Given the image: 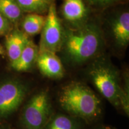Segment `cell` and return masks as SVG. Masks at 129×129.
I'll use <instances>...</instances> for the list:
<instances>
[{
  "label": "cell",
  "instance_id": "ba28073f",
  "mask_svg": "<svg viewBox=\"0 0 129 129\" xmlns=\"http://www.w3.org/2000/svg\"><path fill=\"white\" fill-rule=\"evenodd\" d=\"M36 63L41 73L49 78L59 79L64 75L62 63L55 53L39 51Z\"/></svg>",
  "mask_w": 129,
  "mask_h": 129
},
{
  "label": "cell",
  "instance_id": "6da1fadb",
  "mask_svg": "<svg viewBox=\"0 0 129 129\" xmlns=\"http://www.w3.org/2000/svg\"><path fill=\"white\" fill-rule=\"evenodd\" d=\"M104 46L100 26L88 20L80 26L64 29L60 50L68 62L79 65L98 56Z\"/></svg>",
  "mask_w": 129,
  "mask_h": 129
},
{
  "label": "cell",
  "instance_id": "7402d4cb",
  "mask_svg": "<svg viewBox=\"0 0 129 129\" xmlns=\"http://www.w3.org/2000/svg\"><path fill=\"white\" fill-rule=\"evenodd\" d=\"M110 129H112V128H110Z\"/></svg>",
  "mask_w": 129,
  "mask_h": 129
},
{
  "label": "cell",
  "instance_id": "9a60e30c",
  "mask_svg": "<svg viewBox=\"0 0 129 129\" xmlns=\"http://www.w3.org/2000/svg\"><path fill=\"white\" fill-rule=\"evenodd\" d=\"M24 13L43 14L47 13L54 0H16Z\"/></svg>",
  "mask_w": 129,
  "mask_h": 129
},
{
  "label": "cell",
  "instance_id": "30bf717a",
  "mask_svg": "<svg viewBox=\"0 0 129 129\" xmlns=\"http://www.w3.org/2000/svg\"><path fill=\"white\" fill-rule=\"evenodd\" d=\"M111 34L116 45L125 48L129 43V13L120 12L112 19L110 23Z\"/></svg>",
  "mask_w": 129,
  "mask_h": 129
},
{
  "label": "cell",
  "instance_id": "ac0fdd59",
  "mask_svg": "<svg viewBox=\"0 0 129 129\" xmlns=\"http://www.w3.org/2000/svg\"><path fill=\"white\" fill-rule=\"evenodd\" d=\"M13 28V25L0 13V36H5Z\"/></svg>",
  "mask_w": 129,
  "mask_h": 129
},
{
  "label": "cell",
  "instance_id": "e0dca14e",
  "mask_svg": "<svg viewBox=\"0 0 129 129\" xmlns=\"http://www.w3.org/2000/svg\"><path fill=\"white\" fill-rule=\"evenodd\" d=\"M90 6L96 8H106L122 2L123 0H85Z\"/></svg>",
  "mask_w": 129,
  "mask_h": 129
},
{
  "label": "cell",
  "instance_id": "5bb4252c",
  "mask_svg": "<svg viewBox=\"0 0 129 129\" xmlns=\"http://www.w3.org/2000/svg\"><path fill=\"white\" fill-rule=\"evenodd\" d=\"M82 127L83 124L77 119L59 114L51 117L45 129H81Z\"/></svg>",
  "mask_w": 129,
  "mask_h": 129
},
{
  "label": "cell",
  "instance_id": "4fadbf2b",
  "mask_svg": "<svg viewBox=\"0 0 129 129\" xmlns=\"http://www.w3.org/2000/svg\"><path fill=\"white\" fill-rule=\"evenodd\" d=\"M0 13L16 26L20 23L25 13L16 0H0Z\"/></svg>",
  "mask_w": 129,
  "mask_h": 129
},
{
  "label": "cell",
  "instance_id": "7c38bea8",
  "mask_svg": "<svg viewBox=\"0 0 129 129\" xmlns=\"http://www.w3.org/2000/svg\"><path fill=\"white\" fill-rule=\"evenodd\" d=\"M46 19V16L41 14L28 13L20 21V29L29 37L35 36L41 32Z\"/></svg>",
  "mask_w": 129,
  "mask_h": 129
},
{
  "label": "cell",
  "instance_id": "5b68a950",
  "mask_svg": "<svg viewBox=\"0 0 129 129\" xmlns=\"http://www.w3.org/2000/svg\"><path fill=\"white\" fill-rule=\"evenodd\" d=\"M28 92V85L19 78L0 82V122L6 121L18 110Z\"/></svg>",
  "mask_w": 129,
  "mask_h": 129
},
{
  "label": "cell",
  "instance_id": "8fae6325",
  "mask_svg": "<svg viewBox=\"0 0 129 129\" xmlns=\"http://www.w3.org/2000/svg\"><path fill=\"white\" fill-rule=\"evenodd\" d=\"M38 53V47L30 40L19 57L10 63L11 68L17 72L28 71L36 63Z\"/></svg>",
  "mask_w": 129,
  "mask_h": 129
},
{
  "label": "cell",
  "instance_id": "ffe728a7",
  "mask_svg": "<svg viewBox=\"0 0 129 129\" xmlns=\"http://www.w3.org/2000/svg\"><path fill=\"white\" fill-rule=\"evenodd\" d=\"M6 54V51H5V49L4 47L2 46V45L0 43V55L3 56Z\"/></svg>",
  "mask_w": 129,
  "mask_h": 129
},
{
  "label": "cell",
  "instance_id": "8992f818",
  "mask_svg": "<svg viewBox=\"0 0 129 129\" xmlns=\"http://www.w3.org/2000/svg\"><path fill=\"white\" fill-rule=\"evenodd\" d=\"M39 51H48L56 53L60 51L63 39L64 28L57 15L55 3L48 9L46 22L41 30Z\"/></svg>",
  "mask_w": 129,
  "mask_h": 129
},
{
  "label": "cell",
  "instance_id": "3957f363",
  "mask_svg": "<svg viewBox=\"0 0 129 129\" xmlns=\"http://www.w3.org/2000/svg\"><path fill=\"white\" fill-rule=\"evenodd\" d=\"M52 117L49 94L43 90L34 95L24 106L19 119L22 129H45Z\"/></svg>",
  "mask_w": 129,
  "mask_h": 129
},
{
  "label": "cell",
  "instance_id": "7a4b0ae2",
  "mask_svg": "<svg viewBox=\"0 0 129 129\" xmlns=\"http://www.w3.org/2000/svg\"><path fill=\"white\" fill-rule=\"evenodd\" d=\"M59 103L64 110L74 117L86 121H91L101 112V101L87 86L74 82L62 88Z\"/></svg>",
  "mask_w": 129,
  "mask_h": 129
},
{
  "label": "cell",
  "instance_id": "2e32d148",
  "mask_svg": "<svg viewBox=\"0 0 129 129\" xmlns=\"http://www.w3.org/2000/svg\"><path fill=\"white\" fill-rule=\"evenodd\" d=\"M128 77L125 75L124 83L121 86L120 96V106H121L127 116L129 114V85Z\"/></svg>",
  "mask_w": 129,
  "mask_h": 129
},
{
  "label": "cell",
  "instance_id": "44dd1931",
  "mask_svg": "<svg viewBox=\"0 0 129 129\" xmlns=\"http://www.w3.org/2000/svg\"><path fill=\"white\" fill-rule=\"evenodd\" d=\"M99 129H110L109 127H102V128H100Z\"/></svg>",
  "mask_w": 129,
  "mask_h": 129
},
{
  "label": "cell",
  "instance_id": "52a82bcc",
  "mask_svg": "<svg viewBox=\"0 0 129 129\" xmlns=\"http://www.w3.org/2000/svg\"><path fill=\"white\" fill-rule=\"evenodd\" d=\"M62 14L73 28L80 26L88 21V9L84 0H64Z\"/></svg>",
  "mask_w": 129,
  "mask_h": 129
},
{
  "label": "cell",
  "instance_id": "9c48e42d",
  "mask_svg": "<svg viewBox=\"0 0 129 129\" xmlns=\"http://www.w3.org/2000/svg\"><path fill=\"white\" fill-rule=\"evenodd\" d=\"M5 37V51L11 63L19 57L30 39L17 26H14Z\"/></svg>",
  "mask_w": 129,
  "mask_h": 129
},
{
  "label": "cell",
  "instance_id": "d6986e66",
  "mask_svg": "<svg viewBox=\"0 0 129 129\" xmlns=\"http://www.w3.org/2000/svg\"><path fill=\"white\" fill-rule=\"evenodd\" d=\"M0 129H14L10 124L6 121L0 122Z\"/></svg>",
  "mask_w": 129,
  "mask_h": 129
},
{
  "label": "cell",
  "instance_id": "277c9868",
  "mask_svg": "<svg viewBox=\"0 0 129 129\" xmlns=\"http://www.w3.org/2000/svg\"><path fill=\"white\" fill-rule=\"evenodd\" d=\"M89 75L99 92L114 106H120L121 85L115 69L104 61H97L90 69Z\"/></svg>",
  "mask_w": 129,
  "mask_h": 129
}]
</instances>
